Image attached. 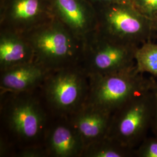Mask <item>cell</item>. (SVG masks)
<instances>
[{
  "label": "cell",
  "instance_id": "obj_2",
  "mask_svg": "<svg viewBox=\"0 0 157 157\" xmlns=\"http://www.w3.org/2000/svg\"><path fill=\"white\" fill-rule=\"evenodd\" d=\"M144 74L135 65L115 73L89 76L90 88L85 104L112 115L131 98L157 83Z\"/></svg>",
  "mask_w": 157,
  "mask_h": 157
},
{
  "label": "cell",
  "instance_id": "obj_1",
  "mask_svg": "<svg viewBox=\"0 0 157 157\" xmlns=\"http://www.w3.org/2000/svg\"><path fill=\"white\" fill-rule=\"evenodd\" d=\"M22 34L33 48L34 61L48 71L80 65L84 41L56 17Z\"/></svg>",
  "mask_w": 157,
  "mask_h": 157
},
{
  "label": "cell",
  "instance_id": "obj_17",
  "mask_svg": "<svg viewBox=\"0 0 157 157\" xmlns=\"http://www.w3.org/2000/svg\"><path fill=\"white\" fill-rule=\"evenodd\" d=\"M131 2L139 11L151 19L157 15V0H131Z\"/></svg>",
  "mask_w": 157,
  "mask_h": 157
},
{
  "label": "cell",
  "instance_id": "obj_7",
  "mask_svg": "<svg viewBox=\"0 0 157 157\" xmlns=\"http://www.w3.org/2000/svg\"><path fill=\"white\" fill-rule=\"evenodd\" d=\"M13 93L15 96L6 104L4 117L8 128L21 139L31 140L44 131L45 112L39 101L29 95Z\"/></svg>",
  "mask_w": 157,
  "mask_h": 157
},
{
  "label": "cell",
  "instance_id": "obj_4",
  "mask_svg": "<svg viewBox=\"0 0 157 157\" xmlns=\"http://www.w3.org/2000/svg\"><path fill=\"white\" fill-rule=\"evenodd\" d=\"M155 85L131 98L112 114L107 136L129 148L135 150L138 147L151 127Z\"/></svg>",
  "mask_w": 157,
  "mask_h": 157
},
{
  "label": "cell",
  "instance_id": "obj_16",
  "mask_svg": "<svg viewBox=\"0 0 157 157\" xmlns=\"http://www.w3.org/2000/svg\"><path fill=\"white\" fill-rule=\"evenodd\" d=\"M137 157H157V137H146L135 150Z\"/></svg>",
  "mask_w": 157,
  "mask_h": 157
},
{
  "label": "cell",
  "instance_id": "obj_6",
  "mask_svg": "<svg viewBox=\"0 0 157 157\" xmlns=\"http://www.w3.org/2000/svg\"><path fill=\"white\" fill-rule=\"evenodd\" d=\"M138 47L109 39L95 30L84 40L80 66L89 76L128 69L136 65Z\"/></svg>",
  "mask_w": 157,
  "mask_h": 157
},
{
  "label": "cell",
  "instance_id": "obj_15",
  "mask_svg": "<svg viewBox=\"0 0 157 157\" xmlns=\"http://www.w3.org/2000/svg\"><path fill=\"white\" fill-rule=\"evenodd\" d=\"M135 60L139 72L157 76V44L148 41L139 47L136 52Z\"/></svg>",
  "mask_w": 157,
  "mask_h": 157
},
{
  "label": "cell",
  "instance_id": "obj_13",
  "mask_svg": "<svg viewBox=\"0 0 157 157\" xmlns=\"http://www.w3.org/2000/svg\"><path fill=\"white\" fill-rule=\"evenodd\" d=\"M84 149L80 136L70 123L57 124L48 134L46 151L53 157H82Z\"/></svg>",
  "mask_w": 157,
  "mask_h": 157
},
{
  "label": "cell",
  "instance_id": "obj_3",
  "mask_svg": "<svg viewBox=\"0 0 157 157\" xmlns=\"http://www.w3.org/2000/svg\"><path fill=\"white\" fill-rule=\"evenodd\" d=\"M96 31L109 39L140 47L153 37L151 19L139 11L130 2L94 6Z\"/></svg>",
  "mask_w": 157,
  "mask_h": 157
},
{
  "label": "cell",
  "instance_id": "obj_8",
  "mask_svg": "<svg viewBox=\"0 0 157 157\" xmlns=\"http://www.w3.org/2000/svg\"><path fill=\"white\" fill-rule=\"evenodd\" d=\"M2 28L23 33L55 17L50 0H1Z\"/></svg>",
  "mask_w": 157,
  "mask_h": 157
},
{
  "label": "cell",
  "instance_id": "obj_11",
  "mask_svg": "<svg viewBox=\"0 0 157 157\" xmlns=\"http://www.w3.org/2000/svg\"><path fill=\"white\" fill-rule=\"evenodd\" d=\"M111 117L108 113L84 104L69 117V123L80 136L85 148L107 136Z\"/></svg>",
  "mask_w": 157,
  "mask_h": 157
},
{
  "label": "cell",
  "instance_id": "obj_9",
  "mask_svg": "<svg viewBox=\"0 0 157 157\" xmlns=\"http://www.w3.org/2000/svg\"><path fill=\"white\" fill-rule=\"evenodd\" d=\"M54 17L84 40L97 29L95 6L88 0H50Z\"/></svg>",
  "mask_w": 157,
  "mask_h": 157
},
{
  "label": "cell",
  "instance_id": "obj_14",
  "mask_svg": "<svg viewBox=\"0 0 157 157\" xmlns=\"http://www.w3.org/2000/svg\"><path fill=\"white\" fill-rule=\"evenodd\" d=\"M135 150L105 136L84 148L82 157H128L135 156Z\"/></svg>",
  "mask_w": 157,
  "mask_h": 157
},
{
  "label": "cell",
  "instance_id": "obj_20",
  "mask_svg": "<svg viewBox=\"0 0 157 157\" xmlns=\"http://www.w3.org/2000/svg\"><path fill=\"white\" fill-rule=\"evenodd\" d=\"M94 6L116 2H131V0H88Z\"/></svg>",
  "mask_w": 157,
  "mask_h": 157
},
{
  "label": "cell",
  "instance_id": "obj_19",
  "mask_svg": "<svg viewBox=\"0 0 157 157\" xmlns=\"http://www.w3.org/2000/svg\"><path fill=\"white\" fill-rule=\"evenodd\" d=\"M44 151L40 147H30L23 150L20 154V157H41L45 155Z\"/></svg>",
  "mask_w": 157,
  "mask_h": 157
},
{
  "label": "cell",
  "instance_id": "obj_10",
  "mask_svg": "<svg viewBox=\"0 0 157 157\" xmlns=\"http://www.w3.org/2000/svg\"><path fill=\"white\" fill-rule=\"evenodd\" d=\"M50 72L34 61L6 68L1 71V89L12 94L30 93L43 84Z\"/></svg>",
  "mask_w": 157,
  "mask_h": 157
},
{
  "label": "cell",
  "instance_id": "obj_21",
  "mask_svg": "<svg viewBox=\"0 0 157 157\" xmlns=\"http://www.w3.org/2000/svg\"><path fill=\"white\" fill-rule=\"evenodd\" d=\"M152 29H153V36L156 35L157 36V15L152 19Z\"/></svg>",
  "mask_w": 157,
  "mask_h": 157
},
{
  "label": "cell",
  "instance_id": "obj_12",
  "mask_svg": "<svg viewBox=\"0 0 157 157\" xmlns=\"http://www.w3.org/2000/svg\"><path fill=\"white\" fill-rule=\"evenodd\" d=\"M34 61L33 48L23 34L10 29L1 28L0 33L1 71Z\"/></svg>",
  "mask_w": 157,
  "mask_h": 157
},
{
  "label": "cell",
  "instance_id": "obj_5",
  "mask_svg": "<svg viewBox=\"0 0 157 157\" xmlns=\"http://www.w3.org/2000/svg\"><path fill=\"white\" fill-rule=\"evenodd\" d=\"M42 86L51 108L70 117L86 104L90 79L82 67L76 65L50 71Z\"/></svg>",
  "mask_w": 157,
  "mask_h": 157
},
{
  "label": "cell",
  "instance_id": "obj_18",
  "mask_svg": "<svg viewBox=\"0 0 157 157\" xmlns=\"http://www.w3.org/2000/svg\"><path fill=\"white\" fill-rule=\"evenodd\" d=\"M154 107L150 129L155 137H157V83L153 88Z\"/></svg>",
  "mask_w": 157,
  "mask_h": 157
}]
</instances>
